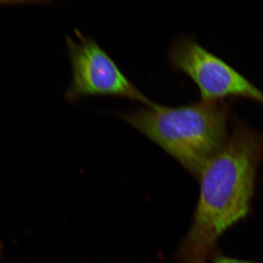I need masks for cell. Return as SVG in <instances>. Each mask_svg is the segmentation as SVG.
<instances>
[{"label": "cell", "instance_id": "6da1fadb", "mask_svg": "<svg viewBox=\"0 0 263 263\" xmlns=\"http://www.w3.org/2000/svg\"><path fill=\"white\" fill-rule=\"evenodd\" d=\"M231 122L228 139L200 174L192 225L176 253L179 263L215 259L220 236L249 212L256 170L263 158V134L237 117Z\"/></svg>", "mask_w": 263, "mask_h": 263}, {"label": "cell", "instance_id": "7a4b0ae2", "mask_svg": "<svg viewBox=\"0 0 263 263\" xmlns=\"http://www.w3.org/2000/svg\"><path fill=\"white\" fill-rule=\"evenodd\" d=\"M117 115L163 148L197 178L229 135L230 106L225 101L200 100L178 107L155 103Z\"/></svg>", "mask_w": 263, "mask_h": 263}, {"label": "cell", "instance_id": "3957f363", "mask_svg": "<svg viewBox=\"0 0 263 263\" xmlns=\"http://www.w3.org/2000/svg\"><path fill=\"white\" fill-rule=\"evenodd\" d=\"M78 41L65 39L72 81L65 97L70 103L86 97L106 95L129 99L152 106L154 103L135 86L112 58L91 38L76 29Z\"/></svg>", "mask_w": 263, "mask_h": 263}, {"label": "cell", "instance_id": "277c9868", "mask_svg": "<svg viewBox=\"0 0 263 263\" xmlns=\"http://www.w3.org/2000/svg\"><path fill=\"white\" fill-rule=\"evenodd\" d=\"M168 55L173 67L188 75L197 85L201 100L216 102L239 97L263 106L262 91L195 39H177L171 45Z\"/></svg>", "mask_w": 263, "mask_h": 263}, {"label": "cell", "instance_id": "5b68a950", "mask_svg": "<svg viewBox=\"0 0 263 263\" xmlns=\"http://www.w3.org/2000/svg\"><path fill=\"white\" fill-rule=\"evenodd\" d=\"M213 263H260L253 261L241 260V259L226 257V256H218L213 259Z\"/></svg>", "mask_w": 263, "mask_h": 263}, {"label": "cell", "instance_id": "8992f818", "mask_svg": "<svg viewBox=\"0 0 263 263\" xmlns=\"http://www.w3.org/2000/svg\"><path fill=\"white\" fill-rule=\"evenodd\" d=\"M12 4L11 1H0V6H4L5 5Z\"/></svg>", "mask_w": 263, "mask_h": 263}, {"label": "cell", "instance_id": "52a82bcc", "mask_svg": "<svg viewBox=\"0 0 263 263\" xmlns=\"http://www.w3.org/2000/svg\"><path fill=\"white\" fill-rule=\"evenodd\" d=\"M2 251H3V245H2L1 240H0V256H1Z\"/></svg>", "mask_w": 263, "mask_h": 263}]
</instances>
